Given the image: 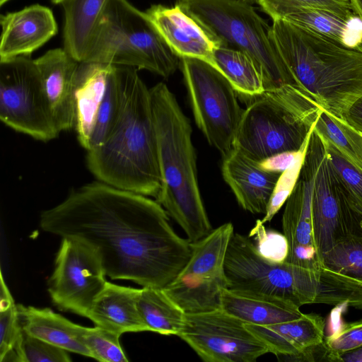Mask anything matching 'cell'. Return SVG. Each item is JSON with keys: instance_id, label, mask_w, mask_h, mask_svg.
Returning a JSON list of instances; mask_svg holds the SVG:
<instances>
[{"instance_id": "6da1fadb", "label": "cell", "mask_w": 362, "mask_h": 362, "mask_svg": "<svg viewBox=\"0 0 362 362\" xmlns=\"http://www.w3.org/2000/svg\"><path fill=\"white\" fill-rule=\"evenodd\" d=\"M40 226L88 244L107 276L142 287L165 288L192 253L191 243L175 232L157 201L100 181L73 189L61 203L43 211Z\"/></svg>"}, {"instance_id": "7a4b0ae2", "label": "cell", "mask_w": 362, "mask_h": 362, "mask_svg": "<svg viewBox=\"0 0 362 362\" xmlns=\"http://www.w3.org/2000/svg\"><path fill=\"white\" fill-rule=\"evenodd\" d=\"M117 72L118 116L105 140L87 151L86 165L98 181L156 199L161 177L150 88L136 69L117 66Z\"/></svg>"}, {"instance_id": "3957f363", "label": "cell", "mask_w": 362, "mask_h": 362, "mask_svg": "<svg viewBox=\"0 0 362 362\" xmlns=\"http://www.w3.org/2000/svg\"><path fill=\"white\" fill-rule=\"evenodd\" d=\"M272 37L296 88L315 105L344 118L362 97V51L344 47L283 18Z\"/></svg>"}, {"instance_id": "277c9868", "label": "cell", "mask_w": 362, "mask_h": 362, "mask_svg": "<svg viewBox=\"0 0 362 362\" xmlns=\"http://www.w3.org/2000/svg\"><path fill=\"white\" fill-rule=\"evenodd\" d=\"M150 93L161 177L156 201L192 243L213 229L198 185L192 127L166 84L157 83Z\"/></svg>"}, {"instance_id": "5b68a950", "label": "cell", "mask_w": 362, "mask_h": 362, "mask_svg": "<svg viewBox=\"0 0 362 362\" xmlns=\"http://www.w3.org/2000/svg\"><path fill=\"white\" fill-rule=\"evenodd\" d=\"M318 110L291 86L264 93L243 110L233 148L256 162L298 151L313 129Z\"/></svg>"}, {"instance_id": "8992f818", "label": "cell", "mask_w": 362, "mask_h": 362, "mask_svg": "<svg viewBox=\"0 0 362 362\" xmlns=\"http://www.w3.org/2000/svg\"><path fill=\"white\" fill-rule=\"evenodd\" d=\"M226 45L250 54L262 70L264 93L296 87L272 37V27L240 0H176Z\"/></svg>"}, {"instance_id": "52a82bcc", "label": "cell", "mask_w": 362, "mask_h": 362, "mask_svg": "<svg viewBox=\"0 0 362 362\" xmlns=\"http://www.w3.org/2000/svg\"><path fill=\"white\" fill-rule=\"evenodd\" d=\"M194 120L209 144L224 156L232 148L243 110L228 79L209 64L181 58Z\"/></svg>"}, {"instance_id": "ba28073f", "label": "cell", "mask_w": 362, "mask_h": 362, "mask_svg": "<svg viewBox=\"0 0 362 362\" xmlns=\"http://www.w3.org/2000/svg\"><path fill=\"white\" fill-rule=\"evenodd\" d=\"M233 226L226 223L191 243V256L177 276L163 288L185 313L221 309L222 291L228 288L225 260Z\"/></svg>"}, {"instance_id": "9c48e42d", "label": "cell", "mask_w": 362, "mask_h": 362, "mask_svg": "<svg viewBox=\"0 0 362 362\" xmlns=\"http://www.w3.org/2000/svg\"><path fill=\"white\" fill-rule=\"evenodd\" d=\"M0 119L16 132L47 142L60 132L52 118L34 59L0 60Z\"/></svg>"}, {"instance_id": "30bf717a", "label": "cell", "mask_w": 362, "mask_h": 362, "mask_svg": "<svg viewBox=\"0 0 362 362\" xmlns=\"http://www.w3.org/2000/svg\"><path fill=\"white\" fill-rule=\"evenodd\" d=\"M177 337L205 362H252L269 353L242 320L222 309L186 313Z\"/></svg>"}, {"instance_id": "8fae6325", "label": "cell", "mask_w": 362, "mask_h": 362, "mask_svg": "<svg viewBox=\"0 0 362 362\" xmlns=\"http://www.w3.org/2000/svg\"><path fill=\"white\" fill-rule=\"evenodd\" d=\"M101 260L88 244L64 238L48 283L52 303L61 310L87 317L107 281Z\"/></svg>"}, {"instance_id": "7c38bea8", "label": "cell", "mask_w": 362, "mask_h": 362, "mask_svg": "<svg viewBox=\"0 0 362 362\" xmlns=\"http://www.w3.org/2000/svg\"><path fill=\"white\" fill-rule=\"evenodd\" d=\"M314 133L316 173L312 214L315 243L321 259L322 254L338 241L362 230V217L353 209L341 191L328 163L325 146Z\"/></svg>"}, {"instance_id": "4fadbf2b", "label": "cell", "mask_w": 362, "mask_h": 362, "mask_svg": "<svg viewBox=\"0 0 362 362\" xmlns=\"http://www.w3.org/2000/svg\"><path fill=\"white\" fill-rule=\"evenodd\" d=\"M316 173V141L313 132L299 178L286 202L283 233L288 243L286 260L309 269L322 267L313 235L312 202Z\"/></svg>"}, {"instance_id": "5bb4252c", "label": "cell", "mask_w": 362, "mask_h": 362, "mask_svg": "<svg viewBox=\"0 0 362 362\" xmlns=\"http://www.w3.org/2000/svg\"><path fill=\"white\" fill-rule=\"evenodd\" d=\"M144 12L169 48L180 59H197L214 67L215 51L226 44L180 5L153 4Z\"/></svg>"}, {"instance_id": "9a60e30c", "label": "cell", "mask_w": 362, "mask_h": 362, "mask_svg": "<svg viewBox=\"0 0 362 362\" xmlns=\"http://www.w3.org/2000/svg\"><path fill=\"white\" fill-rule=\"evenodd\" d=\"M54 123L61 132L75 127V80L79 62L64 48L34 59Z\"/></svg>"}, {"instance_id": "2e32d148", "label": "cell", "mask_w": 362, "mask_h": 362, "mask_svg": "<svg viewBox=\"0 0 362 362\" xmlns=\"http://www.w3.org/2000/svg\"><path fill=\"white\" fill-rule=\"evenodd\" d=\"M0 60L30 57L57 33L52 10L33 4L1 15Z\"/></svg>"}, {"instance_id": "e0dca14e", "label": "cell", "mask_w": 362, "mask_h": 362, "mask_svg": "<svg viewBox=\"0 0 362 362\" xmlns=\"http://www.w3.org/2000/svg\"><path fill=\"white\" fill-rule=\"evenodd\" d=\"M223 157V177L240 206L252 214H265L281 174L262 169L234 148Z\"/></svg>"}, {"instance_id": "ac0fdd59", "label": "cell", "mask_w": 362, "mask_h": 362, "mask_svg": "<svg viewBox=\"0 0 362 362\" xmlns=\"http://www.w3.org/2000/svg\"><path fill=\"white\" fill-rule=\"evenodd\" d=\"M245 325L276 356L296 358L322 344L325 338V320L315 313H303L297 319L272 325Z\"/></svg>"}, {"instance_id": "d6986e66", "label": "cell", "mask_w": 362, "mask_h": 362, "mask_svg": "<svg viewBox=\"0 0 362 362\" xmlns=\"http://www.w3.org/2000/svg\"><path fill=\"white\" fill-rule=\"evenodd\" d=\"M139 289L109 281L94 300L87 318L95 326L119 335L148 331L138 308Z\"/></svg>"}, {"instance_id": "ffe728a7", "label": "cell", "mask_w": 362, "mask_h": 362, "mask_svg": "<svg viewBox=\"0 0 362 362\" xmlns=\"http://www.w3.org/2000/svg\"><path fill=\"white\" fill-rule=\"evenodd\" d=\"M112 65L80 62L75 80V129L80 144L87 151L95 122L108 86Z\"/></svg>"}, {"instance_id": "44dd1931", "label": "cell", "mask_w": 362, "mask_h": 362, "mask_svg": "<svg viewBox=\"0 0 362 362\" xmlns=\"http://www.w3.org/2000/svg\"><path fill=\"white\" fill-rule=\"evenodd\" d=\"M298 286L301 305L345 304L362 310V285L322 266L316 269L301 267Z\"/></svg>"}, {"instance_id": "7402d4cb", "label": "cell", "mask_w": 362, "mask_h": 362, "mask_svg": "<svg viewBox=\"0 0 362 362\" xmlns=\"http://www.w3.org/2000/svg\"><path fill=\"white\" fill-rule=\"evenodd\" d=\"M17 305L23 331L69 352L90 357L83 339V326L72 322L48 308Z\"/></svg>"}, {"instance_id": "603a6c76", "label": "cell", "mask_w": 362, "mask_h": 362, "mask_svg": "<svg viewBox=\"0 0 362 362\" xmlns=\"http://www.w3.org/2000/svg\"><path fill=\"white\" fill-rule=\"evenodd\" d=\"M221 309L244 323L268 325L300 317L303 313L296 304L270 296L233 291H222Z\"/></svg>"}, {"instance_id": "cb8c5ba5", "label": "cell", "mask_w": 362, "mask_h": 362, "mask_svg": "<svg viewBox=\"0 0 362 362\" xmlns=\"http://www.w3.org/2000/svg\"><path fill=\"white\" fill-rule=\"evenodd\" d=\"M108 0H63L64 49L82 62Z\"/></svg>"}, {"instance_id": "d4e9b609", "label": "cell", "mask_w": 362, "mask_h": 362, "mask_svg": "<svg viewBox=\"0 0 362 362\" xmlns=\"http://www.w3.org/2000/svg\"><path fill=\"white\" fill-rule=\"evenodd\" d=\"M283 19L344 47L362 51V20L356 14L350 18H343L323 10L300 8Z\"/></svg>"}, {"instance_id": "484cf974", "label": "cell", "mask_w": 362, "mask_h": 362, "mask_svg": "<svg viewBox=\"0 0 362 362\" xmlns=\"http://www.w3.org/2000/svg\"><path fill=\"white\" fill-rule=\"evenodd\" d=\"M214 67L243 96L252 99L264 93L262 70L247 53L223 45L215 51Z\"/></svg>"}, {"instance_id": "4316f807", "label": "cell", "mask_w": 362, "mask_h": 362, "mask_svg": "<svg viewBox=\"0 0 362 362\" xmlns=\"http://www.w3.org/2000/svg\"><path fill=\"white\" fill-rule=\"evenodd\" d=\"M137 304L148 331L163 335L177 336L180 333L186 313L163 289L142 287Z\"/></svg>"}, {"instance_id": "83f0119b", "label": "cell", "mask_w": 362, "mask_h": 362, "mask_svg": "<svg viewBox=\"0 0 362 362\" xmlns=\"http://www.w3.org/2000/svg\"><path fill=\"white\" fill-rule=\"evenodd\" d=\"M314 132L362 171V134L345 118L319 107Z\"/></svg>"}, {"instance_id": "f1b7e54d", "label": "cell", "mask_w": 362, "mask_h": 362, "mask_svg": "<svg viewBox=\"0 0 362 362\" xmlns=\"http://www.w3.org/2000/svg\"><path fill=\"white\" fill-rule=\"evenodd\" d=\"M321 263L362 285V230L338 241L322 254Z\"/></svg>"}, {"instance_id": "f546056e", "label": "cell", "mask_w": 362, "mask_h": 362, "mask_svg": "<svg viewBox=\"0 0 362 362\" xmlns=\"http://www.w3.org/2000/svg\"><path fill=\"white\" fill-rule=\"evenodd\" d=\"M321 140L326 148L329 166L341 191L353 209L362 217V171L330 144Z\"/></svg>"}, {"instance_id": "4dcf8cb0", "label": "cell", "mask_w": 362, "mask_h": 362, "mask_svg": "<svg viewBox=\"0 0 362 362\" xmlns=\"http://www.w3.org/2000/svg\"><path fill=\"white\" fill-rule=\"evenodd\" d=\"M257 4L272 20L283 18L300 8L323 10L343 18L355 15L350 0H257Z\"/></svg>"}, {"instance_id": "1f68e13d", "label": "cell", "mask_w": 362, "mask_h": 362, "mask_svg": "<svg viewBox=\"0 0 362 362\" xmlns=\"http://www.w3.org/2000/svg\"><path fill=\"white\" fill-rule=\"evenodd\" d=\"M0 288V361L15 350L22 333L18 305L1 271Z\"/></svg>"}, {"instance_id": "d6a6232c", "label": "cell", "mask_w": 362, "mask_h": 362, "mask_svg": "<svg viewBox=\"0 0 362 362\" xmlns=\"http://www.w3.org/2000/svg\"><path fill=\"white\" fill-rule=\"evenodd\" d=\"M82 335L90 358L101 362L129 361L121 346V335L95 325L83 327Z\"/></svg>"}, {"instance_id": "836d02e7", "label": "cell", "mask_w": 362, "mask_h": 362, "mask_svg": "<svg viewBox=\"0 0 362 362\" xmlns=\"http://www.w3.org/2000/svg\"><path fill=\"white\" fill-rule=\"evenodd\" d=\"M68 352L23 329L13 351L18 362H70L71 359Z\"/></svg>"}, {"instance_id": "e575fe53", "label": "cell", "mask_w": 362, "mask_h": 362, "mask_svg": "<svg viewBox=\"0 0 362 362\" xmlns=\"http://www.w3.org/2000/svg\"><path fill=\"white\" fill-rule=\"evenodd\" d=\"M249 238L254 239L259 254L267 260L276 263L286 262L288 255V243L284 233L267 230L264 223L257 219L250 231Z\"/></svg>"}, {"instance_id": "d590c367", "label": "cell", "mask_w": 362, "mask_h": 362, "mask_svg": "<svg viewBox=\"0 0 362 362\" xmlns=\"http://www.w3.org/2000/svg\"><path fill=\"white\" fill-rule=\"evenodd\" d=\"M323 345L326 350L325 358L327 361L335 355L362 346V320L344 324L324 338Z\"/></svg>"}, {"instance_id": "8d00e7d4", "label": "cell", "mask_w": 362, "mask_h": 362, "mask_svg": "<svg viewBox=\"0 0 362 362\" xmlns=\"http://www.w3.org/2000/svg\"><path fill=\"white\" fill-rule=\"evenodd\" d=\"M304 158L298 160L281 173L269 200L266 214L261 220L263 223L273 218L291 195L299 178Z\"/></svg>"}, {"instance_id": "74e56055", "label": "cell", "mask_w": 362, "mask_h": 362, "mask_svg": "<svg viewBox=\"0 0 362 362\" xmlns=\"http://www.w3.org/2000/svg\"><path fill=\"white\" fill-rule=\"evenodd\" d=\"M312 132L308 136L303 146L298 151H288L276 153L257 162L259 166L268 172L281 174L293 165L296 161L304 158L306 154Z\"/></svg>"}, {"instance_id": "f35d334b", "label": "cell", "mask_w": 362, "mask_h": 362, "mask_svg": "<svg viewBox=\"0 0 362 362\" xmlns=\"http://www.w3.org/2000/svg\"><path fill=\"white\" fill-rule=\"evenodd\" d=\"M344 118L362 134V97L353 104Z\"/></svg>"}, {"instance_id": "ab89813d", "label": "cell", "mask_w": 362, "mask_h": 362, "mask_svg": "<svg viewBox=\"0 0 362 362\" xmlns=\"http://www.w3.org/2000/svg\"><path fill=\"white\" fill-rule=\"evenodd\" d=\"M329 361L333 362H362V346L342 354L332 356Z\"/></svg>"}, {"instance_id": "60d3db41", "label": "cell", "mask_w": 362, "mask_h": 362, "mask_svg": "<svg viewBox=\"0 0 362 362\" xmlns=\"http://www.w3.org/2000/svg\"><path fill=\"white\" fill-rule=\"evenodd\" d=\"M354 13L362 20V0H350Z\"/></svg>"}, {"instance_id": "b9f144b4", "label": "cell", "mask_w": 362, "mask_h": 362, "mask_svg": "<svg viewBox=\"0 0 362 362\" xmlns=\"http://www.w3.org/2000/svg\"><path fill=\"white\" fill-rule=\"evenodd\" d=\"M245 2H247L248 4H257V0H240Z\"/></svg>"}, {"instance_id": "7bdbcfd3", "label": "cell", "mask_w": 362, "mask_h": 362, "mask_svg": "<svg viewBox=\"0 0 362 362\" xmlns=\"http://www.w3.org/2000/svg\"><path fill=\"white\" fill-rule=\"evenodd\" d=\"M10 0H0V6H2L4 4L7 3Z\"/></svg>"}, {"instance_id": "ee69618b", "label": "cell", "mask_w": 362, "mask_h": 362, "mask_svg": "<svg viewBox=\"0 0 362 362\" xmlns=\"http://www.w3.org/2000/svg\"><path fill=\"white\" fill-rule=\"evenodd\" d=\"M54 4H61L62 0H51Z\"/></svg>"}, {"instance_id": "f6af8a7d", "label": "cell", "mask_w": 362, "mask_h": 362, "mask_svg": "<svg viewBox=\"0 0 362 362\" xmlns=\"http://www.w3.org/2000/svg\"><path fill=\"white\" fill-rule=\"evenodd\" d=\"M361 228H362V221H361Z\"/></svg>"}, {"instance_id": "bcb514c9", "label": "cell", "mask_w": 362, "mask_h": 362, "mask_svg": "<svg viewBox=\"0 0 362 362\" xmlns=\"http://www.w3.org/2000/svg\"><path fill=\"white\" fill-rule=\"evenodd\" d=\"M62 1H63V0H62Z\"/></svg>"}]
</instances>
